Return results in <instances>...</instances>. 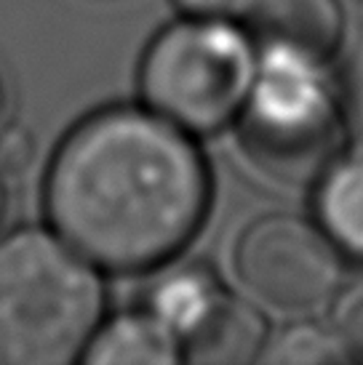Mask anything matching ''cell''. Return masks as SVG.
<instances>
[{
	"instance_id": "cell-11",
	"label": "cell",
	"mask_w": 363,
	"mask_h": 365,
	"mask_svg": "<svg viewBox=\"0 0 363 365\" xmlns=\"http://www.w3.org/2000/svg\"><path fill=\"white\" fill-rule=\"evenodd\" d=\"M262 363L272 365H332L350 363L353 355L342 344V339L318 325H292L264 344Z\"/></svg>"
},
{
	"instance_id": "cell-14",
	"label": "cell",
	"mask_w": 363,
	"mask_h": 365,
	"mask_svg": "<svg viewBox=\"0 0 363 365\" xmlns=\"http://www.w3.org/2000/svg\"><path fill=\"white\" fill-rule=\"evenodd\" d=\"M187 16L198 19H224L232 21L238 16H249L257 0H174Z\"/></svg>"
},
{
	"instance_id": "cell-3",
	"label": "cell",
	"mask_w": 363,
	"mask_h": 365,
	"mask_svg": "<svg viewBox=\"0 0 363 365\" xmlns=\"http://www.w3.org/2000/svg\"><path fill=\"white\" fill-rule=\"evenodd\" d=\"M257 64L254 46L230 21L190 16L150 43L139 72L141 96L184 131H219L241 115Z\"/></svg>"
},
{
	"instance_id": "cell-5",
	"label": "cell",
	"mask_w": 363,
	"mask_h": 365,
	"mask_svg": "<svg viewBox=\"0 0 363 365\" xmlns=\"http://www.w3.org/2000/svg\"><path fill=\"white\" fill-rule=\"evenodd\" d=\"M235 269L257 299L286 312L321 307L342 283L337 243L323 227L289 213L264 216L241 235Z\"/></svg>"
},
{
	"instance_id": "cell-1",
	"label": "cell",
	"mask_w": 363,
	"mask_h": 365,
	"mask_svg": "<svg viewBox=\"0 0 363 365\" xmlns=\"http://www.w3.org/2000/svg\"><path fill=\"white\" fill-rule=\"evenodd\" d=\"M209 171L184 128L115 107L61 142L46 179L54 230L91 264L139 272L176 256L209 208Z\"/></svg>"
},
{
	"instance_id": "cell-15",
	"label": "cell",
	"mask_w": 363,
	"mask_h": 365,
	"mask_svg": "<svg viewBox=\"0 0 363 365\" xmlns=\"http://www.w3.org/2000/svg\"><path fill=\"white\" fill-rule=\"evenodd\" d=\"M6 125V88H3V81H0V128Z\"/></svg>"
},
{
	"instance_id": "cell-10",
	"label": "cell",
	"mask_w": 363,
	"mask_h": 365,
	"mask_svg": "<svg viewBox=\"0 0 363 365\" xmlns=\"http://www.w3.org/2000/svg\"><path fill=\"white\" fill-rule=\"evenodd\" d=\"M224 288L217 283V277L209 274L203 267H187L169 274L152 294V314L163 320L174 334L182 336L209 312V307L217 302V296Z\"/></svg>"
},
{
	"instance_id": "cell-4",
	"label": "cell",
	"mask_w": 363,
	"mask_h": 365,
	"mask_svg": "<svg viewBox=\"0 0 363 365\" xmlns=\"http://www.w3.org/2000/svg\"><path fill=\"white\" fill-rule=\"evenodd\" d=\"M241 139L254 160L289 182H307L332 165L342 115L323 61L292 48H262L241 110Z\"/></svg>"
},
{
	"instance_id": "cell-2",
	"label": "cell",
	"mask_w": 363,
	"mask_h": 365,
	"mask_svg": "<svg viewBox=\"0 0 363 365\" xmlns=\"http://www.w3.org/2000/svg\"><path fill=\"white\" fill-rule=\"evenodd\" d=\"M94 264L43 230L0 240V365H67L101 325Z\"/></svg>"
},
{
	"instance_id": "cell-12",
	"label": "cell",
	"mask_w": 363,
	"mask_h": 365,
	"mask_svg": "<svg viewBox=\"0 0 363 365\" xmlns=\"http://www.w3.org/2000/svg\"><path fill=\"white\" fill-rule=\"evenodd\" d=\"M334 334L342 339V344L350 349V355L363 357V280L344 288L337 299L332 312Z\"/></svg>"
},
{
	"instance_id": "cell-13",
	"label": "cell",
	"mask_w": 363,
	"mask_h": 365,
	"mask_svg": "<svg viewBox=\"0 0 363 365\" xmlns=\"http://www.w3.org/2000/svg\"><path fill=\"white\" fill-rule=\"evenodd\" d=\"M35 158V136L21 125L0 128V171L3 176L21 173Z\"/></svg>"
},
{
	"instance_id": "cell-16",
	"label": "cell",
	"mask_w": 363,
	"mask_h": 365,
	"mask_svg": "<svg viewBox=\"0 0 363 365\" xmlns=\"http://www.w3.org/2000/svg\"><path fill=\"white\" fill-rule=\"evenodd\" d=\"M6 216V184H3V171H0V224Z\"/></svg>"
},
{
	"instance_id": "cell-8",
	"label": "cell",
	"mask_w": 363,
	"mask_h": 365,
	"mask_svg": "<svg viewBox=\"0 0 363 365\" xmlns=\"http://www.w3.org/2000/svg\"><path fill=\"white\" fill-rule=\"evenodd\" d=\"M81 357L89 365H174L182 344L152 312H129L99 325Z\"/></svg>"
},
{
	"instance_id": "cell-9",
	"label": "cell",
	"mask_w": 363,
	"mask_h": 365,
	"mask_svg": "<svg viewBox=\"0 0 363 365\" xmlns=\"http://www.w3.org/2000/svg\"><path fill=\"white\" fill-rule=\"evenodd\" d=\"M315 208L337 248L363 259V158L332 165L323 176Z\"/></svg>"
},
{
	"instance_id": "cell-7",
	"label": "cell",
	"mask_w": 363,
	"mask_h": 365,
	"mask_svg": "<svg viewBox=\"0 0 363 365\" xmlns=\"http://www.w3.org/2000/svg\"><path fill=\"white\" fill-rule=\"evenodd\" d=\"M249 16L262 48H292L318 61L329 59L344 35L337 0H257Z\"/></svg>"
},
{
	"instance_id": "cell-6",
	"label": "cell",
	"mask_w": 363,
	"mask_h": 365,
	"mask_svg": "<svg viewBox=\"0 0 363 365\" xmlns=\"http://www.w3.org/2000/svg\"><path fill=\"white\" fill-rule=\"evenodd\" d=\"M267 344V325L252 304L217 296L198 323L182 336V360L198 365H246L259 360Z\"/></svg>"
}]
</instances>
